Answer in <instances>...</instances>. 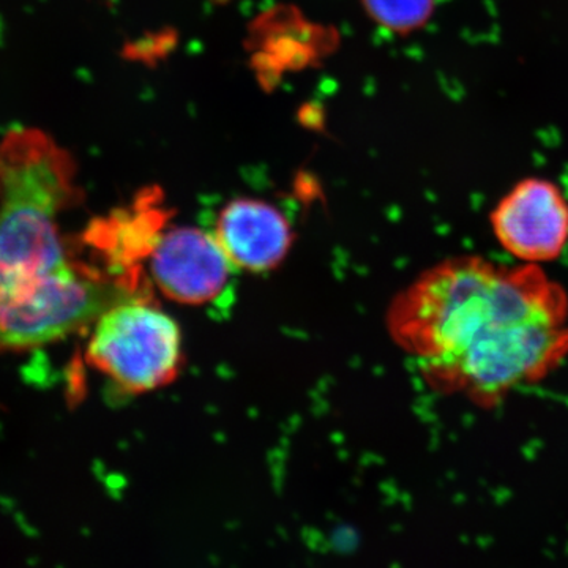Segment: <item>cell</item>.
I'll return each instance as SVG.
<instances>
[{"label": "cell", "instance_id": "obj_1", "mask_svg": "<svg viewBox=\"0 0 568 568\" xmlns=\"http://www.w3.org/2000/svg\"><path fill=\"white\" fill-rule=\"evenodd\" d=\"M388 331L426 383L495 406L568 355V297L537 264L480 256L433 265L388 312Z\"/></svg>", "mask_w": 568, "mask_h": 568}, {"label": "cell", "instance_id": "obj_2", "mask_svg": "<svg viewBox=\"0 0 568 568\" xmlns=\"http://www.w3.org/2000/svg\"><path fill=\"white\" fill-rule=\"evenodd\" d=\"M77 194V164L47 133L11 130L0 140V287L71 264L59 216Z\"/></svg>", "mask_w": 568, "mask_h": 568}, {"label": "cell", "instance_id": "obj_3", "mask_svg": "<svg viewBox=\"0 0 568 568\" xmlns=\"http://www.w3.org/2000/svg\"><path fill=\"white\" fill-rule=\"evenodd\" d=\"M88 361L125 392L156 390L181 368V328L148 302H115L95 321Z\"/></svg>", "mask_w": 568, "mask_h": 568}, {"label": "cell", "instance_id": "obj_4", "mask_svg": "<svg viewBox=\"0 0 568 568\" xmlns=\"http://www.w3.org/2000/svg\"><path fill=\"white\" fill-rule=\"evenodd\" d=\"M115 304L114 286L67 265L33 282L0 287V351L59 342Z\"/></svg>", "mask_w": 568, "mask_h": 568}, {"label": "cell", "instance_id": "obj_5", "mask_svg": "<svg viewBox=\"0 0 568 568\" xmlns=\"http://www.w3.org/2000/svg\"><path fill=\"white\" fill-rule=\"evenodd\" d=\"M491 227L499 245L519 263H551L568 245L567 197L547 179H523L497 203Z\"/></svg>", "mask_w": 568, "mask_h": 568}, {"label": "cell", "instance_id": "obj_6", "mask_svg": "<svg viewBox=\"0 0 568 568\" xmlns=\"http://www.w3.org/2000/svg\"><path fill=\"white\" fill-rule=\"evenodd\" d=\"M149 257L156 287L185 305L211 304L226 290L233 271L216 239L196 227L160 234Z\"/></svg>", "mask_w": 568, "mask_h": 568}, {"label": "cell", "instance_id": "obj_7", "mask_svg": "<svg viewBox=\"0 0 568 568\" xmlns=\"http://www.w3.org/2000/svg\"><path fill=\"white\" fill-rule=\"evenodd\" d=\"M213 237L234 267L267 272L286 257L293 244V230L274 205L237 200L220 212Z\"/></svg>", "mask_w": 568, "mask_h": 568}, {"label": "cell", "instance_id": "obj_8", "mask_svg": "<svg viewBox=\"0 0 568 568\" xmlns=\"http://www.w3.org/2000/svg\"><path fill=\"white\" fill-rule=\"evenodd\" d=\"M369 17L396 33L424 28L435 11V0H364Z\"/></svg>", "mask_w": 568, "mask_h": 568}, {"label": "cell", "instance_id": "obj_9", "mask_svg": "<svg viewBox=\"0 0 568 568\" xmlns=\"http://www.w3.org/2000/svg\"><path fill=\"white\" fill-rule=\"evenodd\" d=\"M212 2H215V3H227V2H231V0H212Z\"/></svg>", "mask_w": 568, "mask_h": 568}]
</instances>
